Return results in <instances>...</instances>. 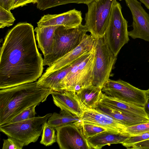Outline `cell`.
<instances>
[{
    "label": "cell",
    "mask_w": 149,
    "mask_h": 149,
    "mask_svg": "<svg viewBox=\"0 0 149 149\" xmlns=\"http://www.w3.org/2000/svg\"><path fill=\"white\" fill-rule=\"evenodd\" d=\"M82 121L81 117L61 110L59 113L54 112L52 114L48 119L47 123L55 129L68 123Z\"/></svg>",
    "instance_id": "7402d4cb"
},
{
    "label": "cell",
    "mask_w": 149,
    "mask_h": 149,
    "mask_svg": "<svg viewBox=\"0 0 149 149\" xmlns=\"http://www.w3.org/2000/svg\"><path fill=\"white\" fill-rule=\"evenodd\" d=\"M58 26H37L34 29L39 48L42 52L44 58L51 54L53 51L54 35Z\"/></svg>",
    "instance_id": "d6986e66"
},
{
    "label": "cell",
    "mask_w": 149,
    "mask_h": 149,
    "mask_svg": "<svg viewBox=\"0 0 149 149\" xmlns=\"http://www.w3.org/2000/svg\"><path fill=\"white\" fill-rule=\"evenodd\" d=\"M132 14L133 29L128 31L133 39L140 38L149 42V15L137 0H125Z\"/></svg>",
    "instance_id": "8fae6325"
},
{
    "label": "cell",
    "mask_w": 149,
    "mask_h": 149,
    "mask_svg": "<svg viewBox=\"0 0 149 149\" xmlns=\"http://www.w3.org/2000/svg\"><path fill=\"white\" fill-rule=\"evenodd\" d=\"M11 0H0V6L5 9L10 11Z\"/></svg>",
    "instance_id": "d6a6232c"
},
{
    "label": "cell",
    "mask_w": 149,
    "mask_h": 149,
    "mask_svg": "<svg viewBox=\"0 0 149 149\" xmlns=\"http://www.w3.org/2000/svg\"><path fill=\"white\" fill-rule=\"evenodd\" d=\"M147 96V102L144 107L145 111L149 117V89L146 90Z\"/></svg>",
    "instance_id": "836d02e7"
},
{
    "label": "cell",
    "mask_w": 149,
    "mask_h": 149,
    "mask_svg": "<svg viewBox=\"0 0 149 149\" xmlns=\"http://www.w3.org/2000/svg\"><path fill=\"white\" fill-rule=\"evenodd\" d=\"M34 31L31 24L19 23L6 36L0 49V89L33 82L42 75Z\"/></svg>",
    "instance_id": "6da1fadb"
},
{
    "label": "cell",
    "mask_w": 149,
    "mask_h": 149,
    "mask_svg": "<svg viewBox=\"0 0 149 149\" xmlns=\"http://www.w3.org/2000/svg\"><path fill=\"white\" fill-rule=\"evenodd\" d=\"M102 93L101 89L91 85L81 89L76 94L84 108L94 109L98 104Z\"/></svg>",
    "instance_id": "44dd1931"
},
{
    "label": "cell",
    "mask_w": 149,
    "mask_h": 149,
    "mask_svg": "<svg viewBox=\"0 0 149 149\" xmlns=\"http://www.w3.org/2000/svg\"><path fill=\"white\" fill-rule=\"evenodd\" d=\"M37 106L35 105L26 109L3 125L21 121L35 117L36 114L35 108Z\"/></svg>",
    "instance_id": "4316f807"
},
{
    "label": "cell",
    "mask_w": 149,
    "mask_h": 149,
    "mask_svg": "<svg viewBox=\"0 0 149 149\" xmlns=\"http://www.w3.org/2000/svg\"><path fill=\"white\" fill-rule=\"evenodd\" d=\"M106 95L144 108L147 102L146 90L140 89L119 79H109L102 89Z\"/></svg>",
    "instance_id": "9c48e42d"
},
{
    "label": "cell",
    "mask_w": 149,
    "mask_h": 149,
    "mask_svg": "<svg viewBox=\"0 0 149 149\" xmlns=\"http://www.w3.org/2000/svg\"><path fill=\"white\" fill-rule=\"evenodd\" d=\"M82 13L75 9L58 14L44 15L37 23L38 26H62L73 27L81 24Z\"/></svg>",
    "instance_id": "4fadbf2b"
},
{
    "label": "cell",
    "mask_w": 149,
    "mask_h": 149,
    "mask_svg": "<svg viewBox=\"0 0 149 149\" xmlns=\"http://www.w3.org/2000/svg\"><path fill=\"white\" fill-rule=\"evenodd\" d=\"M55 130L47 122H46L43 128L40 143L46 146H49L56 142L57 136Z\"/></svg>",
    "instance_id": "cb8c5ba5"
},
{
    "label": "cell",
    "mask_w": 149,
    "mask_h": 149,
    "mask_svg": "<svg viewBox=\"0 0 149 149\" xmlns=\"http://www.w3.org/2000/svg\"><path fill=\"white\" fill-rule=\"evenodd\" d=\"M116 0H95L87 5L85 26L95 38L103 36L109 26L113 7Z\"/></svg>",
    "instance_id": "8992f818"
},
{
    "label": "cell",
    "mask_w": 149,
    "mask_h": 149,
    "mask_svg": "<svg viewBox=\"0 0 149 149\" xmlns=\"http://www.w3.org/2000/svg\"><path fill=\"white\" fill-rule=\"evenodd\" d=\"M37 0H11L10 10L22 7L30 3H37Z\"/></svg>",
    "instance_id": "4dcf8cb0"
},
{
    "label": "cell",
    "mask_w": 149,
    "mask_h": 149,
    "mask_svg": "<svg viewBox=\"0 0 149 149\" xmlns=\"http://www.w3.org/2000/svg\"><path fill=\"white\" fill-rule=\"evenodd\" d=\"M120 1H121V0H119Z\"/></svg>",
    "instance_id": "d590c367"
},
{
    "label": "cell",
    "mask_w": 149,
    "mask_h": 149,
    "mask_svg": "<svg viewBox=\"0 0 149 149\" xmlns=\"http://www.w3.org/2000/svg\"><path fill=\"white\" fill-rule=\"evenodd\" d=\"M95 59L94 48L75 61L71 69L61 83L62 91H73L77 93L81 89L92 85Z\"/></svg>",
    "instance_id": "277c9868"
},
{
    "label": "cell",
    "mask_w": 149,
    "mask_h": 149,
    "mask_svg": "<svg viewBox=\"0 0 149 149\" xmlns=\"http://www.w3.org/2000/svg\"><path fill=\"white\" fill-rule=\"evenodd\" d=\"M99 103L130 115L149 119L144 108L121 101L103 93Z\"/></svg>",
    "instance_id": "2e32d148"
},
{
    "label": "cell",
    "mask_w": 149,
    "mask_h": 149,
    "mask_svg": "<svg viewBox=\"0 0 149 149\" xmlns=\"http://www.w3.org/2000/svg\"><path fill=\"white\" fill-rule=\"evenodd\" d=\"M144 4L146 7L149 9V0H139Z\"/></svg>",
    "instance_id": "e575fe53"
},
{
    "label": "cell",
    "mask_w": 149,
    "mask_h": 149,
    "mask_svg": "<svg viewBox=\"0 0 149 149\" xmlns=\"http://www.w3.org/2000/svg\"><path fill=\"white\" fill-rule=\"evenodd\" d=\"M95 109L110 116L126 127L149 121V119L130 115L99 103Z\"/></svg>",
    "instance_id": "ffe728a7"
},
{
    "label": "cell",
    "mask_w": 149,
    "mask_h": 149,
    "mask_svg": "<svg viewBox=\"0 0 149 149\" xmlns=\"http://www.w3.org/2000/svg\"><path fill=\"white\" fill-rule=\"evenodd\" d=\"M82 121L57 127L56 142L61 149H91L82 130Z\"/></svg>",
    "instance_id": "30bf717a"
},
{
    "label": "cell",
    "mask_w": 149,
    "mask_h": 149,
    "mask_svg": "<svg viewBox=\"0 0 149 149\" xmlns=\"http://www.w3.org/2000/svg\"><path fill=\"white\" fill-rule=\"evenodd\" d=\"M24 146L23 145L12 138L8 137V138L3 140L2 149H22Z\"/></svg>",
    "instance_id": "f546056e"
},
{
    "label": "cell",
    "mask_w": 149,
    "mask_h": 149,
    "mask_svg": "<svg viewBox=\"0 0 149 149\" xmlns=\"http://www.w3.org/2000/svg\"><path fill=\"white\" fill-rule=\"evenodd\" d=\"M149 139V131L135 136H130L122 144L127 149L136 143Z\"/></svg>",
    "instance_id": "f1b7e54d"
},
{
    "label": "cell",
    "mask_w": 149,
    "mask_h": 149,
    "mask_svg": "<svg viewBox=\"0 0 149 149\" xmlns=\"http://www.w3.org/2000/svg\"><path fill=\"white\" fill-rule=\"evenodd\" d=\"M149 131V121L126 127L123 133L129 136H135Z\"/></svg>",
    "instance_id": "484cf974"
},
{
    "label": "cell",
    "mask_w": 149,
    "mask_h": 149,
    "mask_svg": "<svg viewBox=\"0 0 149 149\" xmlns=\"http://www.w3.org/2000/svg\"><path fill=\"white\" fill-rule=\"evenodd\" d=\"M88 31L85 25L81 24L73 27L59 26L54 33L53 52L44 58L43 66H50L75 48L85 38Z\"/></svg>",
    "instance_id": "3957f363"
},
{
    "label": "cell",
    "mask_w": 149,
    "mask_h": 149,
    "mask_svg": "<svg viewBox=\"0 0 149 149\" xmlns=\"http://www.w3.org/2000/svg\"><path fill=\"white\" fill-rule=\"evenodd\" d=\"M96 41V38L92 34H87L77 47L49 67L45 72L53 71L69 65L84 54L93 50Z\"/></svg>",
    "instance_id": "7c38bea8"
},
{
    "label": "cell",
    "mask_w": 149,
    "mask_h": 149,
    "mask_svg": "<svg viewBox=\"0 0 149 149\" xmlns=\"http://www.w3.org/2000/svg\"><path fill=\"white\" fill-rule=\"evenodd\" d=\"M73 63V62L66 67L53 71H45L37 81L38 86L54 91H62L61 83L71 69Z\"/></svg>",
    "instance_id": "e0dca14e"
},
{
    "label": "cell",
    "mask_w": 149,
    "mask_h": 149,
    "mask_svg": "<svg viewBox=\"0 0 149 149\" xmlns=\"http://www.w3.org/2000/svg\"><path fill=\"white\" fill-rule=\"evenodd\" d=\"M95 0H37V8L44 10L58 6L71 3L88 5Z\"/></svg>",
    "instance_id": "603a6c76"
},
{
    "label": "cell",
    "mask_w": 149,
    "mask_h": 149,
    "mask_svg": "<svg viewBox=\"0 0 149 149\" xmlns=\"http://www.w3.org/2000/svg\"><path fill=\"white\" fill-rule=\"evenodd\" d=\"M121 9L120 4L117 1L113 7L105 34L110 49L116 57L122 48L130 40L128 22L124 17Z\"/></svg>",
    "instance_id": "ba28073f"
},
{
    "label": "cell",
    "mask_w": 149,
    "mask_h": 149,
    "mask_svg": "<svg viewBox=\"0 0 149 149\" xmlns=\"http://www.w3.org/2000/svg\"><path fill=\"white\" fill-rule=\"evenodd\" d=\"M51 95L54 103L61 111L81 117L84 108L75 92L67 90L53 91Z\"/></svg>",
    "instance_id": "5bb4252c"
},
{
    "label": "cell",
    "mask_w": 149,
    "mask_h": 149,
    "mask_svg": "<svg viewBox=\"0 0 149 149\" xmlns=\"http://www.w3.org/2000/svg\"><path fill=\"white\" fill-rule=\"evenodd\" d=\"M95 48V59L92 73V85L102 89L109 79L117 57L110 49L105 35L96 39Z\"/></svg>",
    "instance_id": "52a82bcc"
},
{
    "label": "cell",
    "mask_w": 149,
    "mask_h": 149,
    "mask_svg": "<svg viewBox=\"0 0 149 149\" xmlns=\"http://www.w3.org/2000/svg\"><path fill=\"white\" fill-rule=\"evenodd\" d=\"M129 149H149V139L137 143L130 147Z\"/></svg>",
    "instance_id": "1f68e13d"
},
{
    "label": "cell",
    "mask_w": 149,
    "mask_h": 149,
    "mask_svg": "<svg viewBox=\"0 0 149 149\" xmlns=\"http://www.w3.org/2000/svg\"><path fill=\"white\" fill-rule=\"evenodd\" d=\"M0 28L12 25L15 19L10 11L0 6Z\"/></svg>",
    "instance_id": "83f0119b"
},
{
    "label": "cell",
    "mask_w": 149,
    "mask_h": 149,
    "mask_svg": "<svg viewBox=\"0 0 149 149\" xmlns=\"http://www.w3.org/2000/svg\"><path fill=\"white\" fill-rule=\"evenodd\" d=\"M81 119L84 122L97 125L114 132L123 133L126 127L110 116L95 109L84 108Z\"/></svg>",
    "instance_id": "9a60e30c"
},
{
    "label": "cell",
    "mask_w": 149,
    "mask_h": 149,
    "mask_svg": "<svg viewBox=\"0 0 149 149\" xmlns=\"http://www.w3.org/2000/svg\"><path fill=\"white\" fill-rule=\"evenodd\" d=\"M53 90L38 86L37 81L0 90V126L26 109L47 100Z\"/></svg>",
    "instance_id": "7a4b0ae2"
},
{
    "label": "cell",
    "mask_w": 149,
    "mask_h": 149,
    "mask_svg": "<svg viewBox=\"0 0 149 149\" xmlns=\"http://www.w3.org/2000/svg\"><path fill=\"white\" fill-rule=\"evenodd\" d=\"M148 61H149V60Z\"/></svg>",
    "instance_id": "8d00e7d4"
},
{
    "label": "cell",
    "mask_w": 149,
    "mask_h": 149,
    "mask_svg": "<svg viewBox=\"0 0 149 149\" xmlns=\"http://www.w3.org/2000/svg\"><path fill=\"white\" fill-rule=\"evenodd\" d=\"M129 136L122 132L107 130L87 139L91 149H100L107 145L122 144Z\"/></svg>",
    "instance_id": "ac0fdd59"
},
{
    "label": "cell",
    "mask_w": 149,
    "mask_h": 149,
    "mask_svg": "<svg viewBox=\"0 0 149 149\" xmlns=\"http://www.w3.org/2000/svg\"><path fill=\"white\" fill-rule=\"evenodd\" d=\"M82 127L83 132L86 139L102 132L109 130L105 128L97 125L86 123L82 120Z\"/></svg>",
    "instance_id": "d4e9b609"
},
{
    "label": "cell",
    "mask_w": 149,
    "mask_h": 149,
    "mask_svg": "<svg viewBox=\"0 0 149 149\" xmlns=\"http://www.w3.org/2000/svg\"><path fill=\"white\" fill-rule=\"evenodd\" d=\"M52 115L49 113L15 123L0 126V131L8 137L13 138L24 146L35 143L42 132L45 123Z\"/></svg>",
    "instance_id": "5b68a950"
}]
</instances>
